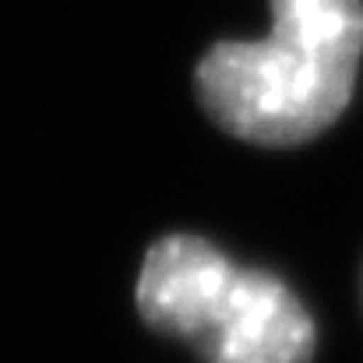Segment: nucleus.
I'll return each instance as SVG.
<instances>
[{
    "label": "nucleus",
    "instance_id": "f257e3e1",
    "mask_svg": "<svg viewBox=\"0 0 363 363\" xmlns=\"http://www.w3.org/2000/svg\"><path fill=\"white\" fill-rule=\"evenodd\" d=\"M363 53L360 0H272V32L198 64L212 121L254 145H300L346 110Z\"/></svg>",
    "mask_w": 363,
    "mask_h": 363
},
{
    "label": "nucleus",
    "instance_id": "f03ea898",
    "mask_svg": "<svg viewBox=\"0 0 363 363\" xmlns=\"http://www.w3.org/2000/svg\"><path fill=\"white\" fill-rule=\"evenodd\" d=\"M141 318L205 363H311L314 321L296 293L201 237H162L138 275Z\"/></svg>",
    "mask_w": 363,
    "mask_h": 363
}]
</instances>
